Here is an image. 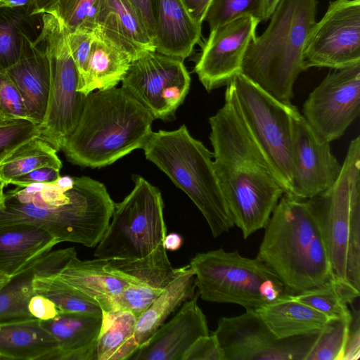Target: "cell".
<instances>
[{
  "label": "cell",
  "instance_id": "cell-1",
  "mask_svg": "<svg viewBox=\"0 0 360 360\" xmlns=\"http://www.w3.org/2000/svg\"><path fill=\"white\" fill-rule=\"evenodd\" d=\"M114 205L100 181L84 176H60L53 183L15 186L5 192L0 226H36L59 243L94 248L108 227Z\"/></svg>",
  "mask_w": 360,
  "mask_h": 360
},
{
  "label": "cell",
  "instance_id": "cell-2",
  "mask_svg": "<svg viewBox=\"0 0 360 360\" xmlns=\"http://www.w3.org/2000/svg\"><path fill=\"white\" fill-rule=\"evenodd\" d=\"M216 175L244 239L264 229L285 193L231 103L209 118Z\"/></svg>",
  "mask_w": 360,
  "mask_h": 360
},
{
  "label": "cell",
  "instance_id": "cell-3",
  "mask_svg": "<svg viewBox=\"0 0 360 360\" xmlns=\"http://www.w3.org/2000/svg\"><path fill=\"white\" fill-rule=\"evenodd\" d=\"M154 120L122 87L92 91L86 96L77 124L61 150L74 165L105 167L142 149Z\"/></svg>",
  "mask_w": 360,
  "mask_h": 360
},
{
  "label": "cell",
  "instance_id": "cell-4",
  "mask_svg": "<svg viewBox=\"0 0 360 360\" xmlns=\"http://www.w3.org/2000/svg\"><path fill=\"white\" fill-rule=\"evenodd\" d=\"M264 229L256 258L276 274L288 294L298 295L333 276L307 200L284 193Z\"/></svg>",
  "mask_w": 360,
  "mask_h": 360
},
{
  "label": "cell",
  "instance_id": "cell-5",
  "mask_svg": "<svg viewBox=\"0 0 360 360\" xmlns=\"http://www.w3.org/2000/svg\"><path fill=\"white\" fill-rule=\"evenodd\" d=\"M316 0H280L265 31L249 44L241 73L276 99L291 103L304 71L303 56L316 23Z\"/></svg>",
  "mask_w": 360,
  "mask_h": 360
},
{
  "label": "cell",
  "instance_id": "cell-6",
  "mask_svg": "<svg viewBox=\"0 0 360 360\" xmlns=\"http://www.w3.org/2000/svg\"><path fill=\"white\" fill-rule=\"evenodd\" d=\"M155 164L193 202L217 238L234 226L220 188L212 153L193 138L186 125L150 134L143 148Z\"/></svg>",
  "mask_w": 360,
  "mask_h": 360
},
{
  "label": "cell",
  "instance_id": "cell-7",
  "mask_svg": "<svg viewBox=\"0 0 360 360\" xmlns=\"http://www.w3.org/2000/svg\"><path fill=\"white\" fill-rule=\"evenodd\" d=\"M322 235L333 275L360 290V136L350 141L339 177L307 200Z\"/></svg>",
  "mask_w": 360,
  "mask_h": 360
},
{
  "label": "cell",
  "instance_id": "cell-8",
  "mask_svg": "<svg viewBox=\"0 0 360 360\" xmlns=\"http://www.w3.org/2000/svg\"><path fill=\"white\" fill-rule=\"evenodd\" d=\"M205 301L238 304L256 311L288 294L276 274L257 258L223 248L200 252L190 262Z\"/></svg>",
  "mask_w": 360,
  "mask_h": 360
},
{
  "label": "cell",
  "instance_id": "cell-9",
  "mask_svg": "<svg viewBox=\"0 0 360 360\" xmlns=\"http://www.w3.org/2000/svg\"><path fill=\"white\" fill-rule=\"evenodd\" d=\"M225 99L233 106L285 193L292 184L291 103L269 94L241 72L226 85Z\"/></svg>",
  "mask_w": 360,
  "mask_h": 360
},
{
  "label": "cell",
  "instance_id": "cell-10",
  "mask_svg": "<svg viewBox=\"0 0 360 360\" xmlns=\"http://www.w3.org/2000/svg\"><path fill=\"white\" fill-rule=\"evenodd\" d=\"M41 27L35 42L47 59L50 86L46 111L39 126L41 136L58 151L75 129L85 95L77 90L79 74L68 41V30L55 15L41 14Z\"/></svg>",
  "mask_w": 360,
  "mask_h": 360
},
{
  "label": "cell",
  "instance_id": "cell-11",
  "mask_svg": "<svg viewBox=\"0 0 360 360\" xmlns=\"http://www.w3.org/2000/svg\"><path fill=\"white\" fill-rule=\"evenodd\" d=\"M132 191L114 210L94 256L105 259H134L154 250L167 235L160 191L143 177L134 176Z\"/></svg>",
  "mask_w": 360,
  "mask_h": 360
},
{
  "label": "cell",
  "instance_id": "cell-12",
  "mask_svg": "<svg viewBox=\"0 0 360 360\" xmlns=\"http://www.w3.org/2000/svg\"><path fill=\"white\" fill-rule=\"evenodd\" d=\"M212 333L224 360H306L319 335L278 338L254 311L221 317Z\"/></svg>",
  "mask_w": 360,
  "mask_h": 360
},
{
  "label": "cell",
  "instance_id": "cell-13",
  "mask_svg": "<svg viewBox=\"0 0 360 360\" xmlns=\"http://www.w3.org/2000/svg\"><path fill=\"white\" fill-rule=\"evenodd\" d=\"M191 77L182 60L149 51L132 61L122 87L141 103L154 119L167 120L183 103Z\"/></svg>",
  "mask_w": 360,
  "mask_h": 360
},
{
  "label": "cell",
  "instance_id": "cell-14",
  "mask_svg": "<svg viewBox=\"0 0 360 360\" xmlns=\"http://www.w3.org/2000/svg\"><path fill=\"white\" fill-rule=\"evenodd\" d=\"M360 63V0L330 1L312 27L303 66L341 69Z\"/></svg>",
  "mask_w": 360,
  "mask_h": 360
},
{
  "label": "cell",
  "instance_id": "cell-15",
  "mask_svg": "<svg viewBox=\"0 0 360 360\" xmlns=\"http://www.w3.org/2000/svg\"><path fill=\"white\" fill-rule=\"evenodd\" d=\"M360 113V63L329 73L309 94L302 116L323 139H340Z\"/></svg>",
  "mask_w": 360,
  "mask_h": 360
},
{
  "label": "cell",
  "instance_id": "cell-16",
  "mask_svg": "<svg viewBox=\"0 0 360 360\" xmlns=\"http://www.w3.org/2000/svg\"><path fill=\"white\" fill-rule=\"evenodd\" d=\"M290 116L292 184L289 194L307 200L334 184L342 165L332 154L330 143L315 132L292 104Z\"/></svg>",
  "mask_w": 360,
  "mask_h": 360
},
{
  "label": "cell",
  "instance_id": "cell-17",
  "mask_svg": "<svg viewBox=\"0 0 360 360\" xmlns=\"http://www.w3.org/2000/svg\"><path fill=\"white\" fill-rule=\"evenodd\" d=\"M259 22L257 18L245 15L210 32L194 68L208 92L226 86L241 72L247 48L256 37Z\"/></svg>",
  "mask_w": 360,
  "mask_h": 360
},
{
  "label": "cell",
  "instance_id": "cell-18",
  "mask_svg": "<svg viewBox=\"0 0 360 360\" xmlns=\"http://www.w3.org/2000/svg\"><path fill=\"white\" fill-rule=\"evenodd\" d=\"M198 296L185 301L177 314L162 324L127 360H181L199 338L210 334Z\"/></svg>",
  "mask_w": 360,
  "mask_h": 360
},
{
  "label": "cell",
  "instance_id": "cell-19",
  "mask_svg": "<svg viewBox=\"0 0 360 360\" xmlns=\"http://www.w3.org/2000/svg\"><path fill=\"white\" fill-rule=\"evenodd\" d=\"M94 32L128 56L131 62L156 51L148 27L128 0H101Z\"/></svg>",
  "mask_w": 360,
  "mask_h": 360
},
{
  "label": "cell",
  "instance_id": "cell-20",
  "mask_svg": "<svg viewBox=\"0 0 360 360\" xmlns=\"http://www.w3.org/2000/svg\"><path fill=\"white\" fill-rule=\"evenodd\" d=\"M156 51L184 60L201 37L202 25L191 15L181 0H154Z\"/></svg>",
  "mask_w": 360,
  "mask_h": 360
},
{
  "label": "cell",
  "instance_id": "cell-21",
  "mask_svg": "<svg viewBox=\"0 0 360 360\" xmlns=\"http://www.w3.org/2000/svg\"><path fill=\"white\" fill-rule=\"evenodd\" d=\"M102 314L60 311L56 317L41 321L58 341L56 360H96Z\"/></svg>",
  "mask_w": 360,
  "mask_h": 360
},
{
  "label": "cell",
  "instance_id": "cell-22",
  "mask_svg": "<svg viewBox=\"0 0 360 360\" xmlns=\"http://www.w3.org/2000/svg\"><path fill=\"white\" fill-rule=\"evenodd\" d=\"M58 243L55 237L36 226H0V274L12 278Z\"/></svg>",
  "mask_w": 360,
  "mask_h": 360
},
{
  "label": "cell",
  "instance_id": "cell-23",
  "mask_svg": "<svg viewBox=\"0 0 360 360\" xmlns=\"http://www.w3.org/2000/svg\"><path fill=\"white\" fill-rule=\"evenodd\" d=\"M6 72L18 89L30 120L39 126L46 114L50 86L49 63L42 49L35 41L30 43Z\"/></svg>",
  "mask_w": 360,
  "mask_h": 360
},
{
  "label": "cell",
  "instance_id": "cell-24",
  "mask_svg": "<svg viewBox=\"0 0 360 360\" xmlns=\"http://www.w3.org/2000/svg\"><path fill=\"white\" fill-rule=\"evenodd\" d=\"M57 340L34 319L0 324V359L56 360Z\"/></svg>",
  "mask_w": 360,
  "mask_h": 360
},
{
  "label": "cell",
  "instance_id": "cell-25",
  "mask_svg": "<svg viewBox=\"0 0 360 360\" xmlns=\"http://www.w3.org/2000/svg\"><path fill=\"white\" fill-rule=\"evenodd\" d=\"M256 312L280 339L319 333L330 321L321 312L289 294Z\"/></svg>",
  "mask_w": 360,
  "mask_h": 360
},
{
  "label": "cell",
  "instance_id": "cell-26",
  "mask_svg": "<svg viewBox=\"0 0 360 360\" xmlns=\"http://www.w3.org/2000/svg\"><path fill=\"white\" fill-rule=\"evenodd\" d=\"M195 288L194 271L187 265L181 269L178 275L137 318L134 333L137 348L153 335L181 303L193 297Z\"/></svg>",
  "mask_w": 360,
  "mask_h": 360
},
{
  "label": "cell",
  "instance_id": "cell-27",
  "mask_svg": "<svg viewBox=\"0 0 360 360\" xmlns=\"http://www.w3.org/2000/svg\"><path fill=\"white\" fill-rule=\"evenodd\" d=\"M41 14L30 7L0 8V72H6L20 59L25 47L41 30Z\"/></svg>",
  "mask_w": 360,
  "mask_h": 360
},
{
  "label": "cell",
  "instance_id": "cell-28",
  "mask_svg": "<svg viewBox=\"0 0 360 360\" xmlns=\"http://www.w3.org/2000/svg\"><path fill=\"white\" fill-rule=\"evenodd\" d=\"M131 63L128 56L95 35L78 91L87 96L95 90L116 87L125 76Z\"/></svg>",
  "mask_w": 360,
  "mask_h": 360
},
{
  "label": "cell",
  "instance_id": "cell-29",
  "mask_svg": "<svg viewBox=\"0 0 360 360\" xmlns=\"http://www.w3.org/2000/svg\"><path fill=\"white\" fill-rule=\"evenodd\" d=\"M104 268L130 284L160 289L171 282L181 269L172 266L162 243L142 257L109 259Z\"/></svg>",
  "mask_w": 360,
  "mask_h": 360
},
{
  "label": "cell",
  "instance_id": "cell-30",
  "mask_svg": "<svg viewBox=\"0 0 360 360\" xmlns=\"http://www.w3.org/2000/svg\"><path fill=\"white\" fill-rule=\"evenodd\" d=\"M107 262L102 258L82 261L77 257L57 276L98 302L118 294L130 284L106 271Z\"/></svg>",
  "mask_w": 360,
  "mask_h": 360
},
{
  "label": "cell",
  "instance_id": "cell-31",
  "mask_svg": "<svg viewBox=\"0 0 360 360\" xmlns=\"http://www.w3.org/2000/svg\"><path fill=\"white\" fill-rule=\"evenodd\" d=\"M137 317L130 311H102L96 360H127L136 350L134 333Z\"/></svg>",
  "mask_w": 360,
  "mask_h": 360
},
{
  "label": "cell",
  "instance_id": "cell-32",
  "mask_svg": "<svg viewBox=\"0 0 360 360\" xmlns=\"http://www.w3.org/2000/svg\"><path fill=\"white\" fill-rule=\"evenodd\" d=\"M58 150L41 136L21 144L0 161V184L6 186L25 174L43 167L61 169Z\"/></svg>",
  "mask_w": 360,
  "mask_h": 360
},
{
  "label": "cell",
  "instance_id": "cell-33",
  "mask_svg": "<svg viewBox=\"0 0 360 360\" xmlns=\"http://www.w3.org/2000/svg\"><path fill=\"white\" fill-rule=\"evenodd\" d=\"M359 295L360 290L352 284L332 276L321 285L293 296L330 320H350L352 313L349 309V304H352Z\"/></svg>",
  "mask_w": 360,
  "mask_h": 360
},
{
  "label": "cell",
  "instance_id": "cell-34",
  "mask_svg": "<svg viewBox=\"0 0 360 360\" xmlns=\"http://www.w3.org/2000/svg\"><path fill=\"white\" fill-rule=\"evenodd\" d=\"M39 259L0 290V324L35 319L28 309V304L34 295L33 279Z\"/></svg>",
  "mask_w": 360,
  "mask_h": 360
},
{
  "label": "cell",
  "instance_id": "cell-35",
  "mask_svg": "<svg viewBox=\"0 0 360 360\" xmlns=\"http://www.w3.org/2000/svg\"><path fill=\"white\" fill-rule=\"evenodd\" d=\"M33 289L34 293L50 300L61 311L102 314V309L96 300L56 274H35Z\"/></svg>",
  "mask_w": 360,
  "mask_h": 360
},
{
  "label": "cell",
  "instance_id": "cell-36",
  "mask_svg": "<svg viewBox=\"0 0 360 360\" xmlns=\"http://www.w3.org/2000/svg\"><path fill=\"white\" fill-rule=\"evenodd\" d=\"M101 0H55L41 13L57 17L68 32L77 29L94 30L96 17Z\"/></svg>",
  "mask_w": 360,
  "mask_h": 360
},
{
  "label": "cell",
  "instance_id": "cell-37",
  "mask_svg": "<svg viewBox=\"0 0 360 360\" xmlns=\"http://www.w3.org/2000/svg\"><path fill=\"white\" fill-rule=\"evenodd\" d=\"M351 321L330 320L319 333L306 360H342Z\"/></svg>",
  "mask_w": 360,
  "mask_h": 360
},
{
  "label": "cell",
  "instance_id": "cell-38",
  "mask_svg": "<svg viewBox=\"0 0 360 360\" xmlns=\"http://www.w3.org/2000/svg\"><path fill=\"white\" fill-rule=\"evenodd\" d=\"M162 290L144 285L129 284L118 294L100 300L98 304L102 311H127L138 318Z\"/></svg>",
  "mask_w": 360,
  "mask_h": 360
},
{
  "label": "cell",
  "instance_id": "cell-39",
  "mask_svg": "<svg viewBox=\"0 0 360 360\" xmlns=\"http://www.w3.org/2000/svg\"><path fill=\"white\" fill-rule=\"evenodd\" d=\"M250 15L263 21V0H212L204 21L212 32L230 21Z\"/></svg>",
  "mask_w": 360,
  "mask_h": 360
},
{
  "label": "cell",
  "instance_id": "cell-40",
  "mask_svg": "<svg viewBox=\"0 0 360 360\" xmlns=\"http://www.w3.org/2000/svg\"><path fill=\"white\" fill-rule=\"evenodd\" d=\"M41 136L39 125L28 119L8 121L0 125V161L32 138Z\"/></svg>",
  "mask_w": 360,
  "mask_h": 360
},
{
  "label": "cell",
  "instance_id": "cell-41",
  "mask_svg": "<svg viewBox=\"0 0 360 360\" xmlns=\"http://www.w3.org/2000/svg\"><path fill=\"white\" fill-rule=\"evenodd\" d=\"M0 110L6 120H30L24 100L6 72H0Z\"/></svg>",
  "mask_w": 360,
  "mask_h": 360
},
{
  "label": "cell",
  "instance_id": "cell-42",
  "mask_svg": "<svg viewBox=\"0 0 360 360\" xmlns=\"http://www.w3.org/2000/svg\"><path fill=\"white\" fill-rule=\"evenodd\" d=\"M94 39L95 33L91 30L77 29L72 32L68 31V44L79 71V80L85 72Z\"/></svg>",
  "mask_w": 360,
  "mask_h": 360
},
{
  "label": "cell",
  "instance_id": "cell-43",
  "mask_svg": "<svg viewBox=\"0 0 360 360\" xmlns=\"http://www.w3.org/2000/svg\"><path fill=\"white\" fill-rule=\"evenodd\" d=\"M181 360H224L223 352L212 333L198 338L185 352Z\"/></svg>",
  "mask_w": 360,
  "mask_h": 360
},
{
  "label": "cell",
  "instance_id": "cell-44",
  "mask_svg": "<svg viewBox=\"0 0 360 360\" xmlns=\"http://www.w3.org/2000/svg\"><path fill=\"white\" fill-rule=\"evenodd\" d=\"M60 169L52 167H43L13 179L10 184L25 187L38 183H53L60 176Z\"/></svg>",
  "mask_w": 360,
  "mask_h": 360
},
{
  "label": "cell",
  "instance_id": "cell-45",
  "mask_svg": "<svg viewBox=\"0 0 360 360\" xmlns=\"http://www.w3.org/2000/svg\"><path fill=\"white\" fill-rule=\"evenodd\" d=\"M342 360H358L360 356L359 310L353 311Z\"/></svg>",
  "mask_w": 360,
  "mask_h": 360
},
{
  "label": "cell",
  "instance_id": "cell-46",
  "mask_svg": "<svg viewBox=\"0 0 360 360\" xmlns=\"http://www.w3.org/2000/svg\"><path fill=\"white\" fill-rule=\"evenodd\" d=\"M28 309L31 314L39 321L51 319L61 311L50 300L36 293L29 302Z\"/></svg>",
  "mask_w": 360,
  "mask_h": 360
},
{
  "label": "cell",
  "instance_id": "cell-47",
  "mask_svg": "<svg viewBox=\"0 0 360 360\" xmlns=\"http://www.w3.org/2000/svg\"><path fill=\"white\" fill-rule=\"evenodd\" d=\"M136 10L154 39V0H128Z\"/></svg>",
  "mask_w": 360,
  "mask_h": 360
},
{
  "label": "cell",
  "instance_id": "cell-48",
  "mask_svg": "<svg viewBox=\"0 0 360 360\" xmlns=\"http://www.w3.org/2000/svg\"><path fill=\"white\" fill-rule=\"evenodd\" d=\"M193 19L201 24L212 0H181Z\"/></svg>",
  "mask_w": 360,
  "mask_h": 360
},
{
  "label": "cell",
  "instance_id": "cell-49",
  "mask_svg": "<svg viewBox=\"0 0 360 360\" xmlns=\"http://www.w3.org/2000/svg\"><path fill=\"white\" fill-rule=\"evenodd\" d=\"M183 243L182 237L175 233L166 235L162 244L167 250L175 251L179 249Z\"/></svg>",
  "mask_w": 360,
  "mask_h": 360
},
{
  "label": "cell",
  "instance_id": "cell-50",
  "mask_svg": "<svg viewBox=\"0 0 360 360\" xmlns=\"http://www.w3.org/2000/svg\"><path fill=\"white\" fill-rule=\"evenodd\" d=\"M32 0H0V8L30 7L32 9Z\"/></svg>",
  "mask_w": 360,
  "mask_h": 360
},
{
  "label": "cell",
  "instance_id": "cell-51",
  "mask_svg": "<svg viewBox=\"0 0 360 360\" xmlns=\"http://www.w3.org/2000/svg\"><path fill=\"white\" fill-rule=\"evenodd\" d=\"M280 0H263V21L268 20Z\"/></svg>",
  "mask_w": 360,
  "mask_h": 360
},
{
  "label": "cell",
  "instance_id": "cell-52",
  "mask_svg": "<svg viewBox=\"0 0 360 360\" xmlns=\"http://www.w3.org/2000/svg\"><path fill=\"white\" fill-rule=\"evenodd\" d=\"M55 0H32V13L40 14L41 11L50 6Z\"/></svg>",
  "mask_w": 360,
  "mask_h": 360
},
{
  "label": "cell",
  "instance_id": "cell-53",
  "mask_svg": "<svg viewBox=\"0 0 360 360\" xmlns=\"http://www.w3.org/2000/svg\"><path fill=\"white\" fill-rule=\"evenodd\" d=\"M4 186L0 184V212L3 210L5 203Z\"/></svg>",
  "mask_w": 360,
  "mask_h": 360
},
{
  "label": "cell",
  "instance_id": "cell-54",
  "mask_svg": "<svg viewBox=\"0 0 360 360\" xmlns=\"http://www.w3.org/2000/svg\"><path fill=\"white\" fill-rule=\"evenodd\" d=\"M11 278H8L1 274H0V290L11 280Z\"/></svg>",
  "mask_w": 360,
  "mask_h": 360
},
{
  "label": "cell",
  "instance_id": "cell-55",
  "mask_svg": "<svg viewBox=\"0 0 360 360\" xmlns=\"http://www.w3.org/2000/svg\"><path fill=\"white\" fill-rule=\"evenodd\" d=\"M8 121H10V120H6V119L4 117V115L2 114V112H1V110H0V125H1V124H4V123H5V122H8Z\"/></svg>",
  "mask_w": 360,
  "mask_h": 360
}]
</instances>
